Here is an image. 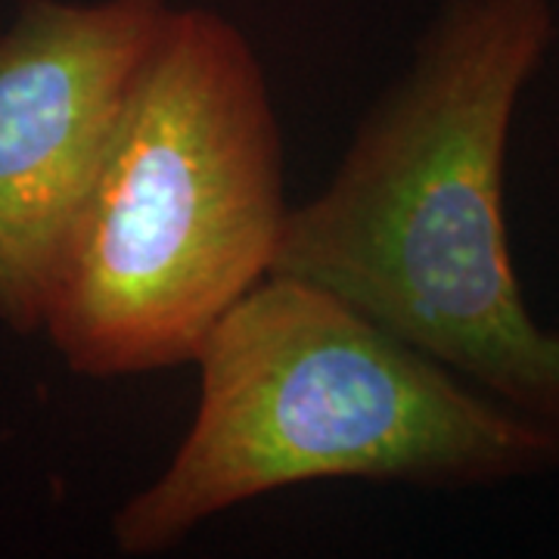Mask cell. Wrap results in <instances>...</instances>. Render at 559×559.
Here are the masks:
<instances>
[{"mask_svg": "<svg viewBox=\"0 0 559 559\" xmlns=\"http://www.w3.org/2000/svg\"><path fill=\"white\" fill-rule=\"evenodd\" d=\"M554 32L550 0H448L330 183L289 205L271 274L559 432V330L528 311L503 218L513 116Z\"/></svg>", "mask_w": 559, "mask_h": 559, "instance_id": "1", "label": "cell"}, {"mask_svg": "<svg viewBox=\"0 0 559 559\" xmlns=\"http://www.w3.org/2000/svg\"><path fill=\"white\" fill-rule=\"evenodd\" d=\"M286 215L252 44L215 10L171 7L124 94L44 326L84 377L193 364L274 271Z\"/></svg>", "mask_w": 559, "mask_h": 559, "instance_id": "3", "label": "cell"}, {"mask_svg": "<svg viewBox=\"0 0 559 559\" xmlns=\"http://www.w3.org/2000/svg\"><path fill=\"white\" fill-rule=\"evenodd\" d=\"M168 0H25L0 35V318L44 326L62 255Z\"/></svg>", "mask_w": 559, "mask_h": 559, "instance_id": "4", "label": "cell"}, {"mask_svg": "<svg viewBox=\"0 0 559 559\" xmlns=\"http://www.w3.org/2000/svg\"><path fill=\"white\" fill-rule=\"evenodd\" d=\"M193 364L190 432L112 516L124 557L165 554L224 510L301 481L488 488L559 469V432L289 274L255 283Z\"/></svg>", "mask_w": 559, "mask_h": 559, "instance_id": "2", "label": "cell"}]
</instances>
